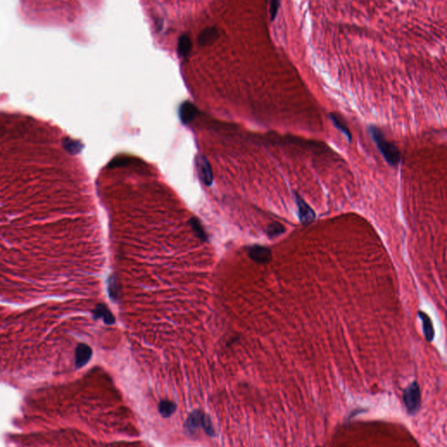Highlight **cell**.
<instances>
[{
  "label": "cell",
  "instance_id": "6da1fadb",
  "mask_svg": "<svg viewBox=\"0 0 447 447\" xmlns=\"http://www.w3.org/2000/svg\"><path fill=\"white\" fill-rule=\"evenodd\" d=\"M369 131L372 136L377 148L380 150L386 162L390 166H397L401 161V154L398 149L385 138L381 129L376 126H369Z\"/></svg>",
  "mask_w": 447,
  "mask_h": 447
},
{
  "label": "cell",
  "instance_id": "7a4b0ae2",
  "mask_svg": "<svg viewBox=\"0 0 447 447\" xmlns=\"http://www.w3.org/2000/svg\"><path fill=\"white\" fill-rule=\"evenodd\" d=\"M403 398L405 408L409 414L415 415L419 412L421 407V391L419 385L416 381L412 382V384L407 386L404 391Z\"/></svg>",
  "mask_w": 447,
  "mask_h": 447
},
{
  "label": "cell",
  "instance_id": "3957f363",
  "mask_svg": "<svg viewBox=\"0 0 447 447\" xmlns=\"http://www.w3.org/2000/svg\"><path fill=\"white\" fill-rule=\"evenodd\" d=\"M296 202L298 208L299 219L302 225H309L315 221V213L309 205L299 194L296 193Z\"/></svg>",
  "mask_w": 447,
  "mask_h": 447
},
{
  "label": "cell",
  "instance_id": "277c9868",
  "mask_svg": "<svg viewBox=\"0 0 447 447\" xmlns=\"http://www.w3.org/2000/svg\"><path fill=\"white\" fill-rule=\"evenodd\" d=\"M196 166L199 171V178L206 186H210L213 182V175L211 167L208 160L202 155H199L196 158Z\"/></svg>",
  "mask_w": 447,
  "mask_h": 447
},
{
  "label": "cell",
  "instance_id": "5b68a950",
  "mask_svg": "<svg viewBox=\"0 0 447 447\" xmlns=\"http://www.w3.org/2000/svg\"><path fill=\"white\" fill-rule=\"evenodd\" d=\"M247 253L251 260L260 264L268 263L272 260V251L268 247L262 245H253L249 246Z\"/></svg>",
  "mask_w": 447,
  "mask_h": 447
},
{
  "label": "cell",
  "instance_id": "8992f818",
  "mask_svg": "<svg viewBox=\"0 0 447 447\" xmlns=\"http://www.w3.org/2000/svg\"><path fill=\"white\" fill-rule=\"evenodd\" d=\"M199 114V109L191 101H184L179 109V117L183 124L191 123Z\"/></svg>",
  "mask_w": 447,
  "mask_h": 447
},
{
  "label": "cell",
  "instance_id": "52a82bcc",
  "mask_svg": "<svg viewBox=\"0 0 447 447\" xmlns=\"http://www.w3.org/2000/svg\"><path fill=\"white\" fill-rule=\"evenodd\" d=\"M92 357V350L87 344H80L75 350V365L77 368H82L89 362Z\"/></svg>",
  "mask_w": 447,
  "mask_h": 447
},
{
  "label": "cell",
  "instance_id": "ba28073f",
  "mask_svg": "<svg viewBox=\"0 0 447 447\" xmlns=\"http://www.w3.org/2000/svg\"><path fill=\"white\" fill-rule=\"evenodd\" d=\"M93 319H102L107 325H113L116 319L113 314L104 304H98L93 310Z\"/></svg>",
  "mask_w": 447,
  "mask_h": 447
},
{
  "label": "cell",
  "instance_id": "9c48e42d",
  "mask_svg": "<svg viewBox=\"0 0 447 447\" xmlns=\"http://www.w3.org/2000/svg\"><path fill=\"white\" fill-rule=\"evenodd\" d=\"M418 316H419L420 319L422 321V324H423L424 338L427 342H432L433 338H434V335H435L434 327L432 325V320L430 318V316L427 314L424 313V312H418Z\"/></svg>",
  "mask_w": 447,
  "mask_h": 447
},
{
  "label": "cell",
  "instance_id": "30bf717a",
  "mask_svg": "<svg viewBox=\"0 0 447 447\" xmlns=\"http://www.w3.org/2000/svg\"><path fill=\"white\" fill-rule=\"evenodd\" d=\"M218 32L216 28H208L199 34L198 40L201 46H209L218 39Z\"/></svg>",
  "mask_w": 447,
  "mask_h": 447
},
{
  "label": "cell",
  "instance_id": "8fae6325",
  "mask_svg": "<svg viewBox=\"0 0 447 447\" xmlns=\"http://www.w3.org/2000/svg\"><path fill=\"white\" fill-rule=\"evenodd\" d=\"M328 117L330 118L331 121L334 123V127L338 128L341 132L343 133L345 135L349 142H351L352 136H351L350 128H348L346 122L343 120V118L338 116L336 113H330L328 115Z\"/></svg>",
  "mask_w": 447,
  "mask_h": 447
},
{
  "label": "cell",
  "instance_id": "7c38bea8",
  "mask_svg": "<svg viewBox=\"0 0 447 447\" xmlns=\"http://www.w3.org/2000/svg\"><path fill=\"white\" fill-rule=\"evenodd\" d=\"M189 224L191 226V229L193 230L196 236L199 238V239H201L204 242H208L209 240L208 234L206 233V230L204 228V226L199 218H195V217L191 218L189 220Z\"/></svg>",
  "mask_w": 447,
  "mask_h": 447
},
{
  "label": "cell",
  "instance_id": "4fadbf2b",
  "mask_svg": "<svg viewBox=\"0 0 447 447\" xmlns=\"http://www.w3.org/2000/svg\"><path fill=\"white\" fill-rule=\"evenodd\" d=\"M203 418H204V414L202 412H199V411L192 412L187 420V429L191 432H194L198 428L202 426Z\"/></svg>",
  "mask_w": 447,
  "mask_h": 447
},
{
  "label": "cell",
  "instance_id": "5bb4252c",
  "mask_svg": "<svg viewBox=\"0 0 447 447\" xmlns=\"http://www.w3.org/2000/svg\"><path fill=\"white\" fill-rule=\"evenodd\" d=\"M178 52L181 57H186L191 52V40L190 37L187 34H183L180 36L179 39V46H178Z\"/></svg>",
  "mask_w": 447,
  "mask_h": 447
},
{
  "label": "cell",
  "instance_id": "9a60e30c",
  "mask_svg": "<svg viewBox=\"0 0 447 447\" xmlns=\"http://www.w3.org/2000/svg\"><path fill=\"white\" fill-rule=\"evenodd\" d=\"M177 406L173 402L169 400H163L161 402L158 406L160 414L163 417H169L175 412Z\"/></svg>",
  "mask_w": 447,
  "mask_h": 447
},
{
  "label": "cell",
  "instance_id": "2e32d148",
  "mask_svg": "<svg viewBox=\"0 0 447 447\" xmlns=\"http://www.w3.org/2000/svg\"><path fill=\"white\" fill-rule=\"evenodd\" d=\"M286 232L285 226L279 222H272L267 227L266 233L269 238H275L280 236V234H284Z\"/></svg>",
  "mask_w": 447,
  "mask_h": 447
},
{
  "label": "cell",
  "instance_id": "e0dca14e",
  "mask_svg": "<svg viewBox=\"0 0 447 447\" xmlns=\"http://www.w3.org/2000/svg\"><path fill=\"white\" fill-rule=\"evenodd\" d=\"M108 292H109V297L113 300H117V298H118L119 288H118V282H117V278L114 275H111V276L109 277Z\"/></svg>",
  "mask_w": 447,
  "mask_h": 447
},
{
  "label": "cell",
  "instance_id": "ac0fdd59",
  "mask_svg": "<svg viewBox=\"0 0 447 447\" xmlns=\"http://www.w3.org/2000/svg\"><path fill=\"white\" fill-rule=\"evenodd\" d=\"M280 1L273 0V1H272V2L270 3V19H271V21H273L274 19L276 18L278 12H279V9H280Z\"/></svg>",
  "mask_w": 447,
  "mask_h": 447
},
{
  "label": "cell",
  "instance_id": "d6986e66",
  "mask_svg": "<svg viewBox=\"0 0 447 447\" xmlns=\"http://www.w3.org/2000/svg\"><path fill=\"white\" fill-rule=\"evenodd\" d=\"M202 427L205 429V431H206L207 434H209L210 436L214 435V431L213 429H212V426H211L210 418H209V417L206 416V415H204Z\"/></svg>",
  "mask_w": 447,
  "mask_h": 447
},
{
  "label": "cell",
  "instance_id": "ffe728a7",
  "mask_svg": "<svg viewBox=\"0 0 447 447\" xmlns=\"http://www.w3.org/2000/svg\"><path fill=\"white\" fill-rule=\"evenodd\" d=\"M128 162H129V159L128 158H126V157H120V158H116V159L112 160V162L109 163V168H116V167H121V166H125L128 164Z\"/></svg>",
  "mask_w": 447,
  "mask_h": 447
},
{
  "label": "cell",
  "instance_id": "44dd1931",
  "mask_svg": "<svg viewBox=\"0 0 447 447\" xmlns=\"http://www.w3.org/2000/svg\"></svg>",
  "mask_w": 447,
  "mask_h": 447
}]
</instances>
